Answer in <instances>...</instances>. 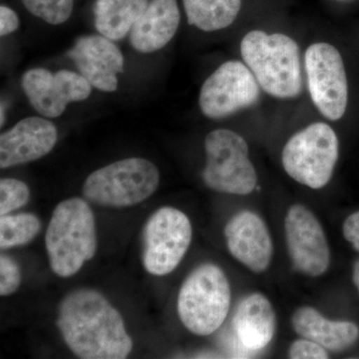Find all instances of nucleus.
Returning <instances> with one entry per match:
<instances>
[{"mask_svg": "<svg viewBox=\"0 0 359 359\" xmlns=\"http://www.w3.org/2000/svg\"><path fill=\"white\" fill-rule=\"evenodd\" d=\"M57 327L70 351L80 358H126L133 347L121 314L96 290L68 294L59 306Z\"/></svg>", "mask_w": 359, "mask_h": 359, "instance_id": "nucleus-1", "label": "nucleus"}, {"mask_svg": "<svg viewBox=\"0 0 359 359\" xmlns=\"http://www.w3.org/2000/svg\"><path fill=\"white\" fill-rule=\"evenodd\" d=\"M241 54L257 83L269 95L292 99L302 93L299 47L292 37L252 30L243 39Z\"/></svg>", "mask_w": 359, "mask_h": 359, "instance_id": "nucleus-2", "label": "nucleus"}, {"mask_svg": "<svg viewBox=\"0 0 359 359\" xmlns=\"http://www.w3.org/2000/svg\"><path fill=\"white\" fill-rule=\"evenodd\" d=\"M45 245L51 269L61 278L74 276L95 256V218L84 200L71 198L59 203L49 222Z\"/></svg>", "mask_w": 359, "mask_h": 359, "instance_id": "nucleus-3", "label": "nucleus"}, {"mask_svg": "<svg viewBox=\"0 0 359 359\" xmlns=\"http://www.w3.org/2000/svg\"><path fill=\"white\" fill-rule=\"evenodd\" d=\"M231 287L223 269L203 264L191 271L178 295L180 320L200 337L214 334L223 325L231 306Z\"/></svg>", "mask_w": 359, "mask_h": 359, "instance_id": "nucleus-4", "label": "nucleus"}, {"mask_svg": "<svg viewBox=\"0 0 359 359\" xmlns=\"http://www.w3.org/2000/svg\"><path fill=\"white\" fill-rule=\"evenodd\" d=\"M159 182V170L152 162L129 158L90 174L83 185V195L90 202L104 207H131L152 196Z\"/></svg>", "mask_w": 359, "mask_h": 359, "instance_id": "nucleus-5", "label": "nucleus"}, {"mask_svg": "<svg viewBox=\"0 0 359 359\" xmlns=\"http://www.w3.org/2000/svg\"><path fill=\"white\" fill-rule=\"evenodd\" d=\"M339 155L334 130L327 123H313L287 142L283 149V167L297 183L318 190L330 183Z\"/></svg>", "mask_w": 359, "mask_h": 359, "instance_id": "nucleus-6", "label": "nucleus"}, {"mask_svg": "<svg viewBox=\"0 0 359 359\" xmlns=\"http://www.w3.org/2000/svg\"><path fill=\"white\" fill-rule=\"evenodd\" d=\"M203 181L208 188L230 195H249L256 189L257 175L250 160L249 145L228 129L210 132L205 139Z\"/></svg>", "mask_w": 359, "mask_h": 359, "instance_id": "nucleus-7", "label": "nucleus"}, {"mask_svg": "<svg viewBox=\"0 0 359 359\" xmlns=\"http://www.w3.org/2000/svg\"><path fill=\"white\" fill-rule=\"evenodd\" d=\"M192 224L186 214L172 207L157 210L143 233V264L153 276L171 273L181 263L192 241Z\"/></svg>", "mask_w": 359, "mask_h": 359, "instance_id": "nucleus-8", "label": "nucleus"}, {"mask_svg": "<svg viewBox=\"0 0 359 359\" xmlns=\"http://www.w3.org/2000/svg\"><path fill=\"white\" fill-rule=\"evenodd\" d=\"M304 62L314 105L330 121L341 119L348 102V84L339 51L334 45L318 42L309 47Z\"/></svg>", "mask_w": 359, "mask_h": 359, "instance_id": "nucleus-9", "label": "nucleus"}, {"mask_svg": "<svg viewBox=\"0 0 359 359\" xmlns=\"http://www.w3.org/2000/svg\"><path fill=\"white\" fill-rule=\"evenodd\" d=\"M261 86L245 63L226 61L203 84L201 111L210 119H224L259 102Z\"/></svg>", "mask_w": 359, "mask_h": 359, "instance_id": "nucleus-10", "label": "nucleus"}, {"mask_svg": "<svg viewBox=\"0 0 359 359\" xmlns=\"http://www.w3.org/2000/svg\"><path fill=\"white\" fill-rule=\"evenodd\" d=\"M285 241L295 271L316 278L330 268V249L318 219L304 205H292L285 218Z\"/></svg>", "mask_w": 359, "mask_h": 359, "instance_id": "nucleus-11", "label": "nucleus"}, {"mask_svg": "<svg viewBox=\"0 0 359 359\" xmlns=\"http://www.w3.org/2000/svg\"><path fill=\"white\" fill-rule=\"evenodd\" d=\"M21 87L33 108L48 118L62 115L68 104L86 100L91 94V84L69 70H28L21 78Z\"/></svg>", "mask_w": 359, "mask_h": 359, "instance_id": "nucleus-12", "label": "nucleus"}, {"mask_svg": "<svg viewBox=\"0 0 359 359\" xmlns=\"http://www.w3.org/2000/svg\"><path fill=\"white\" fill-rule=\"evenodd\" d=\"M226 247L231 256L256 273L269 269L273 245L268 226L257 212H238L224 226Z\"/></svg>", "mask_w": 359, "mask_h": 359, "instance_id": "nucleus-13", "label": "nucleus"}, {"mask_svg": "<svg viewBox=\"0 0 359 359\" xmlns=\"http://www.w3.org/2000/svg\"><path fill=\"white\" fill-rule=\"evenodd\" d=\"M68 55L91 86L104 92L117 89L118 75L124 71V57L110 39L103 35L80 37Z\"/></svg>", "mask_w": 359, "mask_h": 359, "instance_id": "nucleus-14", "label": "nucleus"}, {"mask_svg": "<svg viewBox=\"0 0 359 359\" xmlns=\"http://www.w3.org/2000/svg\"><path fill=\"white\" fill-rule=\"evenodd\" d=\"M57 142L53 123L40 117H28L0 136L1 169L25 164L44 157Z\"/></svg>", "mask_w": 359, "mask_h": 359, "instance_id": "nucleus-15", "label": "nucleus"}, {"mask_svg": "<svg viewBox=\"0 0 359 359\" xmlns=\"http://www.w3.org/2000/svg\"><path fill=\"white\" fill-rule=\"evenodd\" d=\"M233 332L244 348L259 351L271 344L276 330V316L268 297L254 292L238 304L233 318Z\"/></svg>", "mask_w": 359, "mask_h": 359, "instance_id": "nucleus-16", "label": "nucleus"}, {"mask_svg": "<svg viewBox=\"0 0 359 359\" xmlns=\"http://www.w3.org/2000/svg\"><path fill=\"white\" fill-rule=\"evenodd\" d=\"M180 20L177 0H152L132 28V46L141 53L160 50L176 34Z\"/></svg>", "mask_w": 359, "mask_h": 359, "instance_id": "nucleus-17", "label": "nucleus"}, {"mask_svg": "<svg viewBox=\"0 0 359 359\" xmlns=\"http://www.w3.org/2000/svg\"><path fill=\"white\" fill-rule=\"evenodd\" d=\"M292 325L297 334L334 353L353 346L359 337V328L355 323L327 320L311 306L297 309L292 314Z\"/></svg>", "mask_w": 359, "mask_h": 359, "instance_id": "nucleus-18", "label": "nucleus"}, {"mask_svg": "<svg viewBox=\"0 0 359 359\" xmlns=\"http://www.w3.org/2000/svg\"><path fill=\"white\" fill-rule=\"evenodd\" d=\"M148 0H97L95 26L106 39H124L148 6Z\"/></svg>", "mask_w": 359, "mask_h": 359, "instance_id": "nucleus-19", "label": "nucleus"}, {"mask_svg": "<svg viewBox=\"0 0 359 359\" xmlns=\"http://www.w3.org/2000/svg\"><path fill=\"white\" fill-rule=\"evenodd\" d=\"M188 22L205 32L230 26L240 13L242 0H183Z\"/></svg>", "mask_w": 359, "mask_h": 359, "instance_id": "nucleus-20", "label": "nucleus"}, {"mask_svg": "<svg viewBox=\"0 0 359 359\" xmlns=\"http://www.w3.org/2000/svg\"><path fill=\"white\" fill-rule=\"evenodd\" d=\"M40 229L41 224L35 215H4L0 218V248L6 250L28 244L39 235Z\"/></svg>", "mask_w": 359, "mask_h": 359, "instance_id": "nucleus-21", "label": "nucleus"}, {"mask_svg": "<svg viewBox=\"0 0 359 359\" xmlns=\"http://www.w3.org/2000/svg\"><path fill=\"white\" fill-rule=\"evenodd\" d=\"M30 13L49 25H57L70 18L73 0H22Z\"/></svg>", "mask_w": 359, "mask_h": 359, "instance_id": "nucleus-22", "label": "nucleus"}, {"mask_svg": "<svg viewBox=\"0 0 359 359\" xmlns=\"http://www.w3.org/2000/svg\"><path fill=\"white\" fill-rule=\"evenodd\" d=\"M29 188L16 179H2L0 181V215L11 214L20 209L29 201Z\"/></svg>", "mask_w": 359, "mask_h": 359, "instance_id": "nucleus-23", "label": "nucleus"}, {"mask_svg": "<svg viewBox=\"0 0 359 359\" xmlns=\"http://www.w3.org/2000/svg\"><path fill=\"white\" fill-rule=\"evenodd\" d=\"M21 283L20 266L11 257H0V294L2 297L13 294Z\"/></svg>", "mask_w": 359, "mask_h": 359, "instance_id": "nucleus-24", "label": "nucleus"}, {"mask_svg": "<svg viewBox=\"0 0 359 359\" xmlns=\"http://www.w3.org/2000/svg\"><path fill=\"white\" fill-rule=\"evenodd\" d=\"M290 358L292 359H327V349L313 340L304 339L292 342L289 349Z\"/></svg>", "mask_w": 359, "mask_h": 359, "instance_id": "nucleus-25", "label": "nucleus"}, {"mask_svg": "<svg viewBox=\"0 0 359 359\" xmlns=\"http://www.w3.org/2000/svg\"><path fill=\"white\" fill-rule=\"evenodd\" d=\"M20 20L13 9L6 6L0 7V34L2 36L11 34L18 29Z\"/></svg>", "mask_w": 359, "mask_h": 359, "instance_id": "nucleus-26", "label": "nucleus"}, {"mask_svg": "<svg viewBox=\"0 0 359 359\" xmlns=\"http://www.w3.org/2000/svg\"><path fill=\"white\" fill-rule=\"evenodd\" d=\"M342 231L347 242L359 252V211L353 212L346 219Z\"/></svg>", "mask_w": 359, "mask_h": 359, "instance_id": "nucleus-27", "label": "nucleus"}, {"mask_svg": "<svg viewBox=\"0 0 359 359\" xmlns=\"http://www.w3.org/2000/svg\"><path fill=\"white\" fill-rule=\"evenodd\" d=\"M353 283L359 292V259L353 266Z\"/></svg>", "mask_w": 359, "mask_h": 359, "instance_id": "nucleus-28", "label": "nucleus"}]
</instances>
